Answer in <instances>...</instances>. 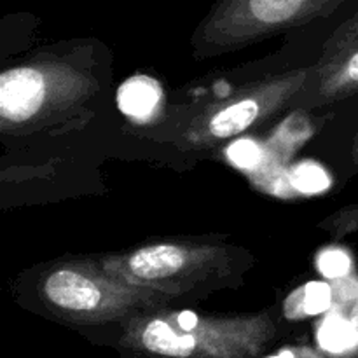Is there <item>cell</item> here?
<instances>
[{
    "label": "cell",
    "mask_w": 358,
    "mask_h": 358,
    "mask_svg": "<svg viewBox=\"0 0 358 358\" xmlns=\"http://www.w3.org/2000/svg\"><path fill=\"white\" fill-rule=\"evenodd\" d=\"M275 332L269 313L213 317L161 306L124 320L121 346L163 358H257Z\"/></svg>",
    "instance_id": "6da1fadb"
},
{
    "label": "cell",
    "mask_w": 358,
    "mask_h": 358,
    "mask_svg": "<svg viewBox=\"0 0 358 358\" xmlns=\"http://www.w3.org/2000/svg\"><path fill=\"white\" fill-rule=\"evenodd\" d=\"M38 294L49 310L79 324L124 322L173 299L124 282L108 271L100 259H70L51 266L42 275Z\"/></svg>",
    "instance_id": "7a4b0ae2"
},
{
    "label": "cell",
    "mask_w": 358,
    "mask_h": 358,
    "mask_svg": "<svg viewBox=\"0 0 358 358\" xmlns=\"http://www.w3.org/2000/svg\"><path fill=\"white\" fill-rule=\"evenodd\" d=\"M357 0H217L194 31L203 56L233 51L290 28L341 13Z\"/></svg>",
    "instance_id": "3957f363"
},
{
    "label": "cell",
    "mask_w": 358,
    "mask_h": 358,
    "mask_svg": "<svg viewBox=\"0 0 358 358\" xmlns=\"http://www.w3.org/2000/svg\"><path fill=\"white\" fill-rule=\"evenodd\" d=\"M94 87V79L86 70L59 59L7 69L0 76L2 133L41 128L56 115L84 103Z\"/></svg>",
    "instance_id": "277c9868"
},
{
    "label": "cell",
    "mask_w": 358,
    "mask_h": 358,
    "mask_svg": "<svg viewBox=\"0 0 358 358\" xmlns=\"http://www.w3.org/2000/svg\"><path fill=\"white\" fill-rule=\"evenodd\" d=\"M100 261L124 282L171 297L222 280L234 266L229 247L194 241H157Z\"/></svg>",
    "instance_id": "5b68a950"
},
{
    "label": "cell",
    "mask_w": 358,
    "mask_h": 358,
    "mask_svg": "<svg viewBox=\"0 0 358 358\" xmlns=\"http://www.w3.org/2000/svg\"><path fill=\"white\" fill-rule=\"evenodd\" d=\"M310 73L311 66L290 70L245 87L233 98L201 112L189 126L187 138L192 143H212L241 135L282 107L292 103Z\"/></svg>",
    "instance_id": "8992f818"
},
{
    "label": "cell",
    "mask_w": 358,
    "mask_h": 358,
    "mask_svg": "<svg viewBox=\"0 0 358 358\" xmlns=\"http://www.w3.org/2000/svg\"><path fill=\"white\" fill-rule=\"evenodd\" d=\"M358 91V7L339 24L322 49L317 65L301 93L294 98L296 108L329 105Z\"/></svg>",
    "instance_id": "52a82bcc"
},
{
    "label": "cell",
    "mask_w": 358,
    "mask_h": 358,
    "mask_svg": "<svg viewBox=\"0 0 358 358\" xmlns=\"http://www.w3.org/2000/svg\"><path fill=\"white\" fill-rule=\"evenodd\" d=\"M163 91L159 84L145 76L128 79L117 93L121 110L133 119H147L159 105Z\"/></svg>",
    "instance_id": "ba28073f"
},
{
    "label": "cell",
    "mask_w": 358,
    "mask_h": 358,
    "mask_svg": "<svg viewBox=\"0 0 358 358\" xmlns=\"http://www.w3.org/2000/svg\"><path fill=\"white\" fill-rule=\"evenodd\" d=\"M334 290L329 283L310 282L294 290L283 303V313L289 320L317 317L331 310Z\"/></svg>",
    "instance_id": "9c48e42d"
},
{
    "label": "cell",
    "mask_w": 358,
    "mask_h": 358,
    "mask_svg": "<svg viewBox=\"0 0 358 358\" xmlns=\"http://www.w3.org/2000/svg\"><path fill=\"white\" fill-rule=\"evenodd\" d=\"M318 343L329 353L353 352L358 348V329L350 318L341 315H329L318 329Z\"/></svg>",
    "instance_id": "30bf717a"
},
{
    "label": "cell",
    "mask_w": 358,
    "mask_h": 358,
    "mask_svg": "<svg viewBox=\"0 0 358 358\" xmlns=\"http://www.w3.org/2000/svg\"><path fill=\"white\" fill-rule=\"evenodd\" d=\"M290 182L299 194H320L331 187V177L327 171L317 163L304 161L290 168Z\"/></svg>",
    "instance_id": "8fae6325"
},
{
    "label": "cell",
    "mask_w": 358,
    "mask_h": 358,
    "mask_svg": "<svg viewBox=\"0 0 358 358\" xmlns=\"http://www.w3.org/2000/svg\"><path fill=\"white\" fill-rule=\"evenodd\" d=\"M266 157L268 152L262 150V147L254 140L241 138L227 147V159L241 170L257 171L264 164Z\"/></svg>",
    "instance_id": "7c38bea8"
},
{
    "label": "cell",
    "mask_w": 358,
    "mask_h": 358,
    "mask_svg": "<svg viewBox=\"0 0 358 358\" xmlns=\"http://www.w3.org/2000/svg\"><path fill=\"white\" fill-rule=\"evenodd\" d=\"M317 268L329 280L346 278L352 271V259L341 248H327L318 255Z\"/></svg>",
    "instance_id": "4fadbf2b"
},
{
    "label": "cell",
    "mask_w": 358,
    "mask_h": 358,
    "mask_svg": "<svg viewBox=\"0 0 358 358\" xmlns=\"http://www.w3.org/2000/svg\"><path fill=\"white\" fill-rule=\"evenodd\" d=\"M269 358H324L311 348H285Z\"/></svg>",
    "instance_id": "5bb4252c"
},
{
    "label": "cell",
    "mask_w": 358,
    "mask_h": 358,
    "mask_svg": "<svg viewBox=\"0 0 358 358\" xmlns=\"http://www.w3.org/2000/svg\"><path fill=\"white\" fill-rule=\"evenodd\" d=\"M350 320L353 322V325L358 329V297L355 299V303H353L352 310H350Z\"/></svg>",
    "instance_id": "9a60e30c"
},
{
    "label": "cell",
    "mask_w": 358,
    "mask_h": 358,
    "mask_svg": "<svg viewBox=\"0 0 358 358\" xmlns=\"http://www.w3.org/2000/svg\"><path fill=\"white\" fill-rule=\"evenodd\" d=\"M355 157L358 159V142H357V147H355Z\"/></svg>",
    "instance_id": "2e32d148"
}]
</instances>
